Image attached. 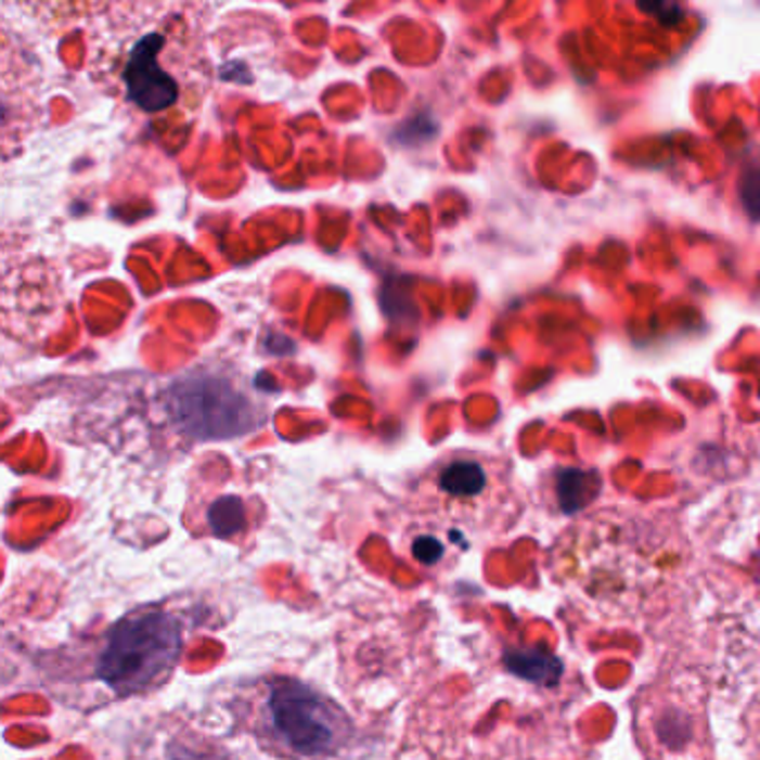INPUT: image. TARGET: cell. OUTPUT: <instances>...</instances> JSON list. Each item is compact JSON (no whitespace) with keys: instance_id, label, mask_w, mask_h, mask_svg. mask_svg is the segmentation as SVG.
Listing matches in <instances>:
<instances>
[{"instance_id":"6da1fadb","label":"cell","mask_w":760,"mask_h":760,"mask_svg":"<svg viewBox=\"0 0 760 760\" xmlns=\"http://www.w3.org/2000/svg\"><path fill=\"white\" fill-rule=\"evenodd\" d=\"M239 720L272 756L288 760H326L355 738L346 709L293 675H270L253 685Z\"/></svg>"},{"instance_id":"7a4b0ae2","label":"cell","mask_w":760,"mask_h":760,"mask_svg":"<svg viewBox=\"0 0 760 760\" xmlns=\"http://www.w3.org/2000/svg\"><path fill=\"white\" fill-rule=\"evenodd\" d=\"M183 643L185 624L179 614L145 607L96 635L81 662L88 667L86 678L99 683L112 700L132 698L168 683L181 660Z\"/></svg>"},{"instance_id":"3957f363","label":"cell","mask_w":760,"mask_h":760,"mask_svg":"<svg viewBox=\"0 0 760 760\" xmlns=\"http://www.w3.org/2000/svg\"><path fill=\"white\" fill-rule=\"evenodd\" d=\"M637 734L649 760H703L707 720L687 690L654 687L637 707Z\"/></svg>"},{"instance_id":"277c9868","label":"cell","mask_w":760,"mask_h":760,"mask_svg":"<svg viewBox=\"0 0 760 760\" xmlns=\"http://www.w3.org/2000/svg\"><path fill=\"white\" fill-rule=\"evenodd\" d=\"M172 409L179 424L202 439L242 435L257 424L248 399L217 377L177 382L172 388Z\"/></svg>"},{"instance_id":"5b68a950","label":"cell","mask_w":760,"mask_h":760,"mask_svg":"<svg viewBox=\"0 0 760 760\" xmlns=\"http://www.w3.org/2000/svg\"><path fill=\"white\" fill-rule=\"evenodd\" d=\"M164 48L162 34H150L137 43L126 63V88L130 101H134L145 112H162L170 107L179 88L175 78L158 65V52Z\"/></svg>"},{"instance_id":"8992f818","label":"cell","mask_w":760,"mask_h":760,"mask_svg":"<svg viewBox=\"0 0 760 760\" xmlns=\"http://www.w3.org/2000/svg\"><path fill=\"white\" fill-rule=\"evenodd\" d=\"M428 491L449 504H471L489 491L487 464L473 455H449L428 473Z\"/></svg>"},{"instance_id":"52a82bcc","label":"cell","mask_w":760,"mask_h":760,"mask_svg":"<svg viewBox=\"0 0 760 760\" xmlns=\"http://www.w3.org/2000/svg\"><path fill=\"white\" fill-rule=\"evenodd\" d=\"M248 508L242 498H217L206 511L208 533L219 540H239L248 531Z\"/></svg>"},{"instance_id":"ba28073f","label":"cell","mask_w":760,"mask_h":760,"mask_svg":"<svg viewBox=\"0 0 760 760\" xmlns=\"http://www.w3.org/2000/svg\"><path fill=\"white\" fill-rule=\"evenodd\" d=\"M506 667L517 675L536 680V683H542V680H553L559 673L557 660H553L551 656H544V654H536V652L508 654Z\"/></svg>"},{"instance_id":"9c48e42d","label":"cell","mask_w":760,"mask_h":760,"mask_svg":"<svg viewBox=\"0 0 760 760\" xmlns=\"http://www.w3.org/2000/svg\"><path fill=\"white\" fill-rule=\"evenodd\" d=\"M587 479L589 475H584L582 471H565L559 475V502H563L565 511H576L582 500H584V489H587Z\"/></svg>"},{"instance_id":"30bf717a","label":"cell","mask_w":760,"mask_h":760,"mask_svg":"<svg viewBox=\"0 0 760 760\" xmlns=\"http://www.w3.org/2000/svg\"><path fill=\"white\" fill-rule=\"evenodd\" d=\"M740 202L747 215L760 221V164L747 170L740 179Z\"/></svg>"},{"instance_id":"8fae6325","label":"cell","mask_w":760,"mask_h":760,"mask_svg":"<svg viewBox=\"0 0 760 760\" xmlns=\"http://www.w3.org/2000/svg\"><path fill=\"white\" fill-rule=\"evenodd\" d=\"M411 551H413V557L422 565H437L439 559H442L445 553H447L445 544L439 542L437 538H430V536L415 538L413 544H411Z\"/></svg>"},{"instance_id":"7c38bea8","label":"cell","mask_w":760,"mask_h":760,"mask_svg":"<svg viewBox=\"0 0 760 760\" xmlns=\"http://www.w3.org/2000/svg\"><path fill=\"white\" fill-rule=\"evenodd\" d=\"M756 738H758V753H760V709H758V725H756Z\"/></svg>"}]
</instances>
